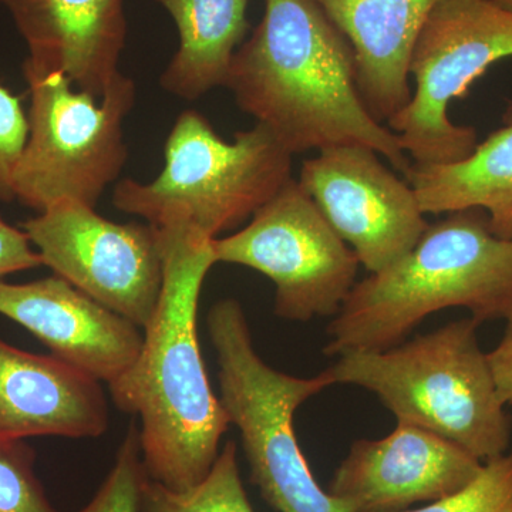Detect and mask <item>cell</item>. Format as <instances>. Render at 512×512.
<instances>
[{"mask_svg":"<svg viewBox=\"0 0 512 512\" xmlns=\"http://www.w3.org/2000/svg\"><path fill=\"white\" fill-rule=\"evenodd\" d=\"M109 407L99 380L56 356L0 340V437H100Z\"/></svg>","mask_w":512,"mask_h":512,"instance_id":"15","label":"cell"},{"mask_svg":"<svg viewBox=\"0 0 512 512\" xmlns=\"http://www.w3.org/2000/svg\"><path fill=\"white\" fill-rule=\"evenodd\" d=\"M207 319L222 406L241 434L251 481L266 504L276 512H352L316 483L293 429L296 410L333 386L332 377L326 370L296 377L266 365L235 299L215 303Z\"/></svg>","mask_w":512,"mask_h":512,"instance_id":"6","label":"cell"},{"mask_svg":"<svg viewBox=\"0 0 512 512\" xmlns=\"http://www.w3.org/2000/svg\"><path fill=\"white\" fill-rule=\"evenodd\" d=\"M355 53L356 83L370 116L384 124L412 99L409 64L441 0H315Z\"/></svg>","mask_w":512,"mask_h":512,"instance_id":"16","label":"cell"},{"mask_svg":"<svg viewBox=\"0 0 512 512\" xmlns=\"http://www.w3.org/2000/svg\"><path fill=\"white\" fill-rule=\"evenodd\" d=\"M141 512H255L239 474L237 444L228 441L208 476L188 490H170L147 478Z\"/></svg>","mask_w":512,"mask_h":512,"instance_id":"19","label":"cell"},{"mask_svg":"<svg viewBox=\"0 0 512 512\" xmlns=\"http://www.w3.org/2000/svg\"><path fill=\"white\" fill-rule=\"evenodd\" d=\"M512 57V16L491 0H441L424 23L409 64L412 99L387 120L413 163L450 164L477 146L476 128L448 117L451 101L494 63Z\"/></svg>","mask_w":512,"mask_h":512,"instance_id":"8","label":"cell"},{"mask_svg":"<svg viewBox=\"0 0 512 512\" xmlns=\"http://www.w3.org/2000/svg\"><path fill=\"white\" fill-rule=\"evenodd\" d=\"M404 180L424 214H448L481 208L491 231L512 239V106L504 126L491 133L464 160L450 164L413 163Z\"/></svg>","mask_w":512,"mask_h":512,"instance_id":"17","label":"cell"},{"mask_svg":"<svg viewBox=\"0 0 512 512\" xmlns=\"http://www.w3.org/2000/svg\"><path fill=\"white\" fill-rule=\"evenodd\" d=\"M23 76L29 136L13 175L15 200L37 214L62 201L96 208L127 163L123 123L136 104V83L119 73L96 97L56 70L25 62Z\"/></svg>","mask_w":512,"mask_h":512,"instance_id":"7","label":"cell"},{"mask_svg":"<svg viewBox=\"0 0 512 512\" xmlns=\"http://www.w3.org/2000/svg\"><path fill=\"white\" fill-rule=\"evenodd\" d=\"M480 325L454 320L382 352L345 353L326 373L375 393L397 423L439 434L485 463L507 453L511 417L478 342Z\"/></svg>","mask_w":512,"mask_h":512,"instance_id":"4","label":"cell"},{"mask_svg":"<svg viewBox=\"0 0 512 512\" xmlns=\"http://www.w3.org/2000/svg\"><path fill=\"white\" fill-rule=\"evenodd\" d=\"M400 512H512V450L485 461L481 473L457 493Z\"/></svg>","mask_w":512,"mask_h":512,"instance_id":"21","label":"cell"},{"mask_svg":"<svg viewBox=\"0 0 512 512\" xmlns=\"http://www.w3.org/2000/svg\"><path fill=\"white\" fill-rule=\"evenodd\" d=\"M512 306V239L497 237L481 208L448 212L412 251L355 285L329 323L326 356L400 345L431 313L466 308L478 323Z\"/></svg>","mask_w":512,"mask_h":512,"instance_id":"3","label":"cell"},{"mask_svg":"<svg viewBox=\"0 0 512 512\" xmlns=\"http://www.w3.org/2000/svg\"><path fill=\"white\" fill-rule=\"evenodd\" d=\"M483 461L453 441L412 424L379 440H357L335 471L328 493L352 512H400L457 493Z\"/></svg>","mask_w":512,"mask_h":512,"instance_id":"12","label":"cell"},{"mask_svg":"<svg viewBox=\"0 0 512 512\" xmlns=\"http://www.w3.org/2000/svg\"><path fill=\"white\" fill-rule=\"evenodd\" d=\"M494 5H497L498 8L503 9L504 12H507L508 15L512 16V0H491Z\"/></svg>","mask_w":512,"mask_h":512,"instance_id":"26","label":"cell"},{"mask_svg":"<svg viewBox=\"0 0 512 512\" xmlns=\"http://www.w3.org/2000/svg\"><path fill=\"white\" fill-rule=\"evenodd\" d=\"M163 291L136 362L109 384L114 404L140 417L148 478L174 491L201 483L217 460L228 413L215 396L198 343V302L215 262L211 238L160 229Z\"/></svg>","mask_w":512,"mask_h":512,"instance_id":"1","label":"cell"},{"mask_svg":"<svg viewBox=\"0 0 512 512\" xmlns=\"http://www.w3.org/2000/svg\"><path fill=\"white\" fill-rule=\"evenodd\" d=\"M292 157L262 124L228 143L197 110L183 111L165 141L163 171L150 183L120 181L113 204L158 229L183 225L218 238L292 180Z\"/></svg>","mask_w":512,"mask_h":512,"instance_id":"5","label":"cell"},{"mask_svg":"<svg viewBox=\"0 0 512 512\" xmlns=\"http://www.w3.org/2000/svg\"><path fill=\"white\" fill-rule=\"evenodd\" d=\"M505 332L500 343L487 353L488 362L497 384L498 394L505 406L512 404V306L504 316Z\"/></svg>","mask_w":512,"mask_h":512,"instance_id":"25","label":"cell"},{"mask_svg":"<svg viewBox=\"0 0 512 512\" xmlns=\"http://www.w3.org/2000/svg\"><path fill=\"white\" fill-rule=\"evenodd\" d=\"M224 87L292 156L362 146L403 175L412 167L396 134L367 111L352 46L315 0H265Z\"/></svg>","mask_w":512,"mask_h":512,"instance_id":"2","label":"cell"},{"mask_svg":"<svg viewBox=\"0 0 512 512\" xmlns=\"http://www.w3.org/2000/svg\"><path fill=\"white\" fill-rule=\"evenodd\" d=\"M28 45L26 63L101 97L126 46L124 0H0Z\"/></svg>","mask_w":512,"mask_h":512,"instance_id":"14","label":"cell"},{"mask_svg":"<svg viewBox=\"0 0 512 512\" xmlns=\"http://www.w3.org/2000/svg\"><path fill=\"white\" fill-rule=\"evenodd\" d=\"M43 265L87 296L146 329L163 291L160 229L119 224L62 201L22 224Z\"/></svg>","mask_w":512,"mask_h":512,"instance_id":"10","label":"cell"},{"mask_svg":"<svg viewBox=\"0 0 512 512\" xmlns=\"http://www.w3.org/2000/svg\"><path fill=\"white\" fill-rule=\"evenodd\" d=\"M0 512H59L36 474V453L25 440L0 437Z\"/></svg>","mask_w":512,"mask_h":512,"instance_id":"20","label":"cell"},{"mask_svg":"<svg viewBox=\"0 0 512 512\" xmlns=\"http://www.w3.org/2000/svg\"><path fill=\"white\" fill-rule=\"evenodd\" d=\"M43 265L39 252L22 228L13 227L0 212V279Z\"/></svg>","mask_w":512,"mask_h":512,"instance_id":"24","label":"cell"},{"mask_svg":"<svg viewBox=\"0 0 512 512\" xmlns=\"http://www.w3.org/2000/svg\"><path fill=\"white\" fill-rule=\"evenodd\" d=\"M298 183L369 274L402 259L429 227L412 185L372 148L320 150L303 161Z\"/></svg>","mask_w":512,"mask_h":512,"instance_id":"11","label":"cell"},{"mask_svg":"<svg viewBox=\"0 0 512 512\" xmlns=\"http://www.w3.org/2000/svg\"><path fill=\"white\" fill-rule=\"evenodd\" d=\"M217 264L255 269L275 284L278 318L309 322L338 315L360 261L298 180L289 181L241 231L211 241Z\"/></svg>","mask_w":512,"mask_h":512,"instance_id":"9","label":"cell"},{"mask_svg":"<svg viewBox=\"0 0 512 512\" xmlns=\"http://www.w3.org/2000/svg\"><path fill=\"white\" fill-rule=\"evenodd\" d=\"M175 26L180 45L160 84L165 92L194 101L225 86L235 53L247 36L248 0H154Z\"/></svg>","mask_w":512,"mask_h":512,"instance_id":"18","label":"cell"},{"mask_svg":"<svg viewBox=\"0 0 512 512\" xmlns=\"http://www.w3.org/2000/svg\"><path fill=\"white\" fill-rule=\"evenodd\" d=\"M29 136L22 100L0 83V202L15 201L13 175Z\"/></svg>","mask_w":512,"mask_h":512,"instance_id":"23","label":"cell"},{"mask_svg":"<svg viewBox=\"0 0 512 512\" xmlns=\"http://www.w3.org/2000/svg\"><path fill=\"white\" fill-rule=\"evenodd\" d=\"M0 315L107 386L130 369L143 348L137 325L57 275L28 284L0 279Z\"/></svg>","mask_w":512,"mask_h":512,"instance_id":"13","label":"cell"},{"mask_svg":"<svg viewBox=\"0 0 512 512\" xmlns=\"http://www.w3.org/2000/svg\"><path fill=\"white\" fill-rule=\"evenodd\" d=\"M147 478L141 457L140 431L130 427L109 476L92 501L77 512H141Z\"/></svg>","mask_w":512,"mask_h":512,"instance_id":"22","label":"cell"}]
</instances>
